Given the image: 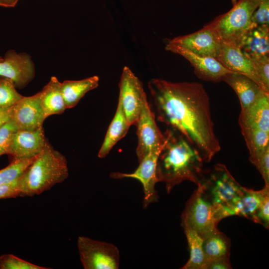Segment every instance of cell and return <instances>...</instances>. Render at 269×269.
<instances>
[{
	"instance_id": "obj_20",
	"label": "cell",
	"mask_w": 269,
	"mask_h": 269,
	"mask_svg": "<svg viewBox=\"0 0 269 269\" xmlns=\"http://www.w3.org/2000/svg\"><path fill=\"white\" fill-rule=\"evenodd\" d=\"M239 47L250 58L269 55V27L250 28L243 37Z\"/></svg>"
},
{
	"instance_id": "obj_39",
	"label": "cell",
	"mask_w": 269,
	"mask_h": 269,
	"mask_svg": "<svg viewBox=\"0 0 269 269\" xmlns=\"http://www.w3.org/2000/svg\"><path fill=\"white\" fill-rule=\"evenodd\" d=\"M237 1V0H231L232 3L233 5H234Z\"/></svg>"
},
{
	"instance_id": "obj_32",
	"label": "cell",
	"mask_w": 269,
	"mask_h": 269,
	"mask_svg": "<svg viewBox=\"0 0 269 269\" xmlns=\"http://www.w3.org/2000/svg\"><path fill=\"white\" fill-rule=\"evenodd\" d=\"M17 130L11 120L0 128V156L7 154L12 137Z\"/></svg>"
},
{
	"instance_id": "obj_34",
	"label": "cell",
	"mask_w": 269,
	"mask_h": 269,
	"mask_svg": "<svg viewBox=\"0 0 269 269\" xmlns=\"http://www.w3.org/2000/svg\"><path fill=\"white\" fill-rule=\"evenodd\" d=\"M257 223L263 225L266 228L269 225V194L264 197L257 216Z\"/></svg>"
},
{
	"instance_id": "obj_11",
	"label": "cell",
	"mask_w": 269,
	"mask_h": 269,
	"mask_svg": "<svg viewBox=\"0 0 269 269\" xmlns=\"http://www.w3.org/2000/svg\"><path fill=\"white\" fill-rule=\"evenodd\" d=\"M165 49L189 61L194 67L195 75L203 80L220 82L226 74L232 72L224 67L215 58L198 55L180 45L168 42Z\"/></svg>"
},
{
	"instance_id": "obj_16",
	"label": "cell",
	"mask_w": 269,
	"mask_h": 269,
	"mask_svg": "<svg viewBox=\"0 0 269 269\" xmlns=\"http://www.w3.org/2000/svg\"><path fill=\"white\" fill-rule=\"evenodd\" d=\"M240 128L260 129L269 132V93L262 89L253 103L241 110L239 117Z\"/></svg>"
},
{
	"instance_id": "obj_5",
	"label": "cell",
	"mask_w": 269,
	"mask_h": 269,
	"mask_svg": "<svg viewBox=\"0 0 269 269\" xmlns=\"http://www.w3.org/2000/svg\"><path fill=\"white\" fill-rule=\"evenodd\" d=\"M261 0H237L228 12L218 15L208 24L225 43L239 47L251 28L252 15Z\"/></svg>"
},
{
	"instance_id": "obj_26",
	"label": "cell",
	"mask_w": 269,
	"mask_h": 269,
	"mask_svg": "<svg viewBox=\"0 0 269 269\" xmlns=\"http://www.w3.org/2000/svg\"><path fill=\"white\" fill-rule=\"evenodd\" d=\"M203 239L204 252L209 265L215 261L229 258L230 243L219 231L207 236Z\"/></svg>"
},
{
	"instance_id": "obj_14",
	"label": "cell",
	"mask_w": 269,
	"mask_h": 269,
	"mask_svg": "<svg viewBox=\"0 0 269 269\" xmlns=\"http://www.w3.org/2000/svg\"><path fill=\"white\" fill-rule=\"evenodd\" d=\"M34 74V64L27 54L10 50L0 61V76L11 80L17 87L26 86Z\"/></svg>"
},
{
	"instance_id": "obj_3",
	"label": "cell",
	"mask_w": 269,
	"mask_h": 269,
	"mask_svg": "<svg viewBox=\"0 0 269 269\" xmlns=\"http://www.w3.org/2000/svg\"><path fill=\"white\" fill-rule=\"evenodd\" d=\"M68 176L65 157L47 142L18 179L19 196L38 195Z\"/></svg>"
},
{
	"instance_id": "obj_4",
	"label": "cell",
	"mask_w": 269,
	"mask_h": 269,
	"mask_svg": "<svg viewBox=\"0 0 269 269\" xmlns=\"http://www.w3.org/2000/svg\"><path fill=\"white\" fill-rule=\"evenodd\" d=\"M221 220L234 215L235 206L244 193L226 167L217 164L208 178L200 182Z\"/></svg>"
},
{
	"instance_id": "obj_1",
	"label": "cell",
	"mask_w": 269,
	"mask_h": 269,
	"mask_svg": "<svg viewBox=\"0 0 269 269\" xmlns=\"http://www.w3.org/2000/svg\"><path fill=\"white\" fill-rule=\"evenodd\" d=\"M148 88L157 120L178 131L197 149L204 161H210L221 146L204 86L155 78L148 82Z\"/></svg>"
},
{
	"instance_id": "obj_15",
	"label": "cell",
	"mask_w": 269,
	"mask_h": 269,
	"mask_svg": "<svg viewBox=\"0 0 269 269\" xmlns=\"http://www.w3.org/2000/svg\"><path fill=\"white\" fill-rule=\"evenodd\" d=\"M46 143L42 127L34 131L18 130L12 137L7 154L12 155L14 159L33 157Z\"/></svg>"
},
{
	"instance_id": "obj_18",
	"label": "cell",
	"mask_w": 269,
	"mask_h": 269,
	"mask_svg": "<svg viewBox=\"0 0 269 269\" xmlns=\"http://www.w3.org/2000/svg\"><path fill=\"white\" fill-rule=\"evenodd\" d=\"M222 81L228 84L237 95L241 110L249 107L254 101L262 88L247 76L234 72L226 74Z\"/></svg>"
},
{
	"instance_id": "obj_29",
	"label": "cell",
	"mask_w": 269,
	"mask_h": 269,
	"mask_svg": "<svg viewBox=\"0 0 269 269\" xmlns=\"http://www.w3.org/2000/svg\"><path fill=\"white\" fill-rule=\"evenodd\" d=\"M260 87L269 93V55L250 58Z\"/></svg>"
},
{
	"instance_id": "obj_33",
	"label": "cell",
	"mask_w": 269,
	"mask_h": 269,
	"mask_svg": "<svg viewBox=\"0 0 269 269\" xmlns=\"http://www.w3.org/2000/svg\"><path fill=\"white\" fill-rule=\"evenodd\" d=\"M262 175L265 185L269 186V148L253 164Z\"/></svg>"
},
{
	"instance_id": "obj_13",
	"label": "cell",
	"mask_w": 269,
	"mask_h": 269,
	"mask_svg": "<svg viewBox=\"0 0 269 269\" xmlns=\"http://www.w3.org/2000/svg\"><path fill=\"white\" fill-rule=\"evenodd\" d=\"M45 119L39 92L31 96H23L12 107L11 120L18 130H36L42 127Z\"/></svg>"
},
{
	"instance_id": "obj_19",
	"label": "cell",
	"mask_w": 269,
	"mask_h": 269,
	"mask_svg": "<svg viewBox=\"0 0 269 269\" xmlns=\"http://www.w3.org/2000/svg\"><path fill=\"white\" fill-rule=\"evenodd\" d=\"M131 125L128 121L122 105L118 101L114 117L106 133L98 156L101 158L105 157L114 146L127 134Z\"/></svg>"
},
{
	"instance_id": "obj_9",
	"label": "cell",
	"mask_w": 269,
	"mask_h": 269,
	"mask_svg": "<svg viewBox=\"0 0 269 269\" xmlns=\"http://www.w3.org/2000/svg\"><path fill=\"white\" fill-rule=\"evenodd\" d=\"M165 143L162 146L152 149L138 161V166L134 172H113L110 175L112 178L115 179L132 178L139 181L143 187V208H147L150 203L155 202L157 199L155 189V184L158 182L156 177V166L158 157Z\"/></svg>"
},
{
	"instance_id": "obj_35",
	"label": "cell",
	"mask_w": 269,
	"mask_h": 269,
	"mask_svg": "<svg viewBox=\"0 0 269 269\" xmlns=\"http://www.w3.org/2000/svg\"><path fill=\"white\" fill-rule=\"evenodd\" d=\"M19 196L18 179L12 183L0 185V199Z\"/></svg>"
},
{
	"instance_id": "obj_31",
	"label": "cell",
	"mask_w": 269,
	"mask_h": 269,
	"mask_svg": "<svg viewBox=\"0 0 269 269\" xmlns=\"http://www.w3.org/2000/svg\"><path fill=\"white\" fill-rule=\"evenodd\" d=\"M251 28L269 27V0H261L251 17Z\"/></svg>"
},
{
	"instance_id": "obj_17",
	"label": "cell",
	"mask_w": 269,
	"mask_h": 269,
	"mask_svg": "<svg viewBox=\"0 0 269 269\" xmlns=\"http://www.w3.org/2000/svg\"><path fill=\"white\" fill-rule=\"evenodd\" d=\"M215 59L226 69L247 76L260 86L252 60L239 47L222 42Z\"/></svg>"
},
{
	"instance_id": "obj_22",
	"label": "cell",
	"mask_w": 269,
	"mask_h": 269,
	"mask_svg": "<svg viewBox=\"0 0 269 269\" xmlns=\"http://www.w3.org/2000/svg\"><path fill=\"white\" fill-rule=\"evenodd\" d=\"M99 82V77L93 76L80 80H66L61 83L66 109L75 107L86 93L98 86Z\"/></svg>"
},
{
	"instance_id": "obj_10",
	"label": "cell",
	"mask_w": 269,
	"mask_h": 269,
	"mask_svg": "<svg viewBox=\"0 0 269 269\" xmlns=\"http://www.w3.org/2000/svg\"><path fill=\"white\" fill-rule=\"evenodd\" d=\"M135 126L138 139L136 153L139 161L152 149L163 145L166 142V136L158 128L155 115L147 100L143 104Z\"/></svg>"
},
{
	"instance_id": "obj_27",
	"label": "cell",
	"mask_w": 269,
	"mask_h": 269,
	"mask_svg": "<svg viewBox=\"0 0 269 269\" xmlns=\"http://www.w3.org/2000/svg\"><path fill=\"white\" fill-rule=\"evenodd\" d=\"M34 157L14 159L7 166L0 170V185L9 184L19 179Z\"/></svg>"
},
{
	"instance_id": "obj_2",
	"label": "cell",
	"mask_w": 269,
	"mask_h": 269,
	"mask_svg": "<svg viewBox=\"0 0 269 269\" xmlns=\"http://www.w3.org/2000/svg\"><path fill=\"white\" fill-rule=\"evenodd\" d=\"M167 139L158 158L156 177L165 184L168 192L185 180L198 185L204 160L197 149L182 136H175L171 130L165 132Z\"/></svg>"
},
{
	"instance_id": "obj_25",
	"label": "cell",
	"mask_w": 269,
	"mask_h": 269,
	"mask_svg": "<svg viewBox=\"0 0 269 269\" xmlns=\"http://www.w3.org/2000/svg\"><path fill=\"white\" fill-rule=\"evenodd\" d=\"M250 154V160L254 164L269 148V132L260 129L241 128Z\"/></svg>"
},
{
	"instance_id": "obj_36",
	"label": "cell",
	"mask_w": 269,
	"mask_h": 269,
	"mask_svg": "<svg viewBox=\"0 0 269 269\" xmlns=\"http://www.w3.org/2000/svg\"><path fill=\"white\" fill-rule=\"evenodd\" d=\"M231 267L229 262V258L223 259L213 261L209 265L208 269H229Z\"/></svg>"
},
{
	"instance_id": "obj_7",
	"label": "cell",
	"mask_w": 269,
	"mask_h": 269,
	"mask_svg": "<svg viewBox=\"0 0 269 269\" xmlns=\"http://www.w3.org/2000/svg\"><path fill=\"white\" fill-rule=\"evenodd\" d=\"M77 247L80 259L85 269H118L120 254L114 245L79 236Z\"/></svg>"
},
{
	"instance_id": "obj_30",
	"label": "cell",
	"mask_w": 269,
	"mask_h": 269,
	"mask_svg": "<svg viewBox=\"0 0 269 269\" xmlns=\"http://www.w3.org/2000/svg\"><path fill=\"white\" fill-rule=\"evenodd\" d=\"M38 266L11 254L0 256V269H49Z\"/></svg>"
},
{
	"instance_id": "obj_12",
	"label": "cell",
	"mask_w": 269,
	"mask_h": 269,
	"mask_svg": "<svg viewBox=\"0 0 269 269\" xmlns=\"http://www.w3.org/2000/svg\"><path fill=\"white\" fill-rule=\"evenodd\" d=\"M168 42L183 46L198 55L215 58L223 41L207 24L196 32L175 37Z\"/></svg>"
},
{
	"instance_id": "obj_24",
	"label": "cell",
	"mask_w": 269,
	"mask_h": 269,
	"mask_svg": "<svg viewBox=\"0 0 269 269\" xmlns=\"http://www.w3.org/2000/svg\"><path fill=\"white\" fill-rule=\"evenodd\" d=\"M189 250V258L183 269H206L209 264L203 249V238L195 230L183 228Z\"/></svg>"
},
{
	"instance_id": "obj_23",
	"label": "cell",
	"mask_w": 269,
	"mask_h": 269,
	"mask_svg": "<svg viewBox=\"0 0 269 269\" xmlns=\"http://www.w3.org/2000/svg\"><path fill=\"white\" fill-rule=\"evenodd\" d=\"M269 194V186L259 191L244 187V193L237 203L234 215L246 217L257 223V216L265 196Z\"/></svg>"
},
{
	"instance_id": "obj_6",
	"label": "cell",
	"mask_w": 269,
	"mask_h": 269,
	"mask_svg": "<svg viewBox=\"0 0 269 269\" xmlns=\"http://www.w3.org/2000/svg\"><path fill=\"white\" fill-rule=\"evenodd\" d=\"M220 220L215 208L200 183L183 213V228L194 230L204 238L219 231L217 224Z\"/></svg>"
},
{
	"instance_id": "obj_21",
	"label": "cell",
	"mask_w": 269,
	"mask_h": 269,
	"mask_svg": "<svg viewBox=\"0 0 269 269\" xmlns=\"http://www.w3.org/2000/svg\"><path fill=\"white\" fill-rule=\"evenodd\" d=\"M41 105L46 119L53 115L63 113L66 107L62 93L61 83L55 77L39 92Z\"/></svg>"
},
{
	"instance_id": "obj_37",
	"label": "cell",
	"mask_w": 269,
	"mask_h": 269,
	"mask_svg": "<svg viewBox=\"0 0 269 269\" xmlns=\"http://www.w3.org/2000/svg\"><path fill=\"white\" fill-rule=\"evenodd\" d=\"M12 107H0V128L11 120Z\"/></svg>"
},
{
	"instance_id": "obj_8",
	"label": "cell",
	"mask_w": 269,
	"mask_h": 269,
	"mask_svg": "<svg viewBox=\"0 0 269 269\" xmlns=\"http://www.w3.org/2000/svg\"><path fill=\"white\" fill-rule=\"evenodd\" d=\"M118 101L132 125H135L144 101L146 93L141 82L127 66L124 67L119 84Z\"/></svg>"
},
{
	"instance_id": "obj_38",
	"label": "cell",
	"mask_w": 269,
	"mask_h": 269,
	"mask_svg": "<svg viewBox=\"0 0 269 269\" xmlns=\"http://www.w3.org/2000/svg\"><path fill=\"white\" fill-rule=\"evenodd\" d=\"M18 0H0V6L10 7L14 6Z\"/></svg>"
},
{
	"instance_id": "obj_28",
	"label": "cell",
	"mask_w": 269,
	"mask_h": 269,
	"mask_svg": "<svg viewBox=\"0 0 269 269\" xmlns=\"http://www.w3.org/2000/svg\"><path fill=\"white\" fill-rule=\"evenodd\" d=\"M22 97L11 80L4 77L0 79V107H12Z\"/></svg>"
}]
</instances>
